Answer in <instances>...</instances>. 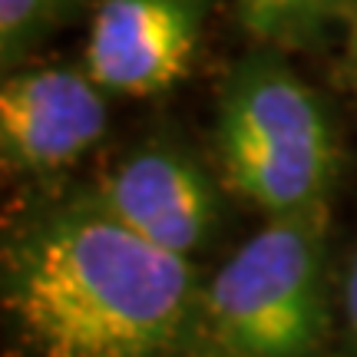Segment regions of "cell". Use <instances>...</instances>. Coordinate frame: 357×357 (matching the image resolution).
Returning <instances> with one entry per match:
<instances>
[{
  "mask_svg": "<svg viewBox=\"0 0 357 357\" xmlns=\"http://www.w3.org/2000/svg\"><path fill=\"white\" fill-rule=\"evenodd\" d=\"M202 278L93 199L3 238L0 305L24 357H182Z\"/></svg>",
  "mask_w": 357,
  "mask_h": 357,
  "instance_id": "obj_1",
  "label": "cell"
},
{
  "mask_svg": "<svg viewBox=\"0 0 357 357\" xmlns=\"http://www.w3.org/2000/svg\"><path fill=\"white\" fill-rule=\"evenodd\" d=\"M328 212V202H321L271 215L202 281L182 357H318L331 321Z\"/></svg>",
  "mask_w": 357,
  "mask_h": 357,
  "instance_id": "obj_2",
  "label": "cell"
},
{
  "mask_svg": "<svg viewBox=\"0 0 357 357\" xmlns=\"http://www.w3.org/2000/svg\"><path fill=\"white\" fill-rule=\"evenodd\" d=\"M218 155L231 192L265 215L328 202L337 139L318 93L275 56H248L218 100Z\"/></svg>",
  "mask_w": 357,
  "mask_h": 357,
  "instance_id": "obj_3",
  "label": "cell"
},
{
  "mask_svg": "<svg viewBox=\"0 0 357 357\" xmlns=\"http://www.w3.org/2000/svg\"><path fill=\"white\" fill-rule=\"evenodd\" d=\"M89 199L136 235L182 258L202 252L222 222L215 178L178 146L129 153L100 178Z\"/></svg>",
  "mask_w": 357,
  "mask_h": 357,
  "instance_id": "obj_4",
  "label": "cell"
},
{
  "mask_svg": "<svg viewBox=\"0 0 357 357\" xmlns=\"http://www.w3.org/2000/svg\"><path fill=\"white\" fill-rule=\"evenodd\" d=\"M212 0H102L86 37V73L106 93L155 96L189 73Z\"/></svg>",
  "mask_w": 357,
  "mask_h": 357,
  "instance_id": "obj_5",
  "label": "cell"
},
{
  "mask_svg": "<svg viewBox=\"0 0 357 357\" xmlns=\"http://www.w3.org/2000/svg\"><path fill=\"white\" fill-rule=\"evenodd\" d=\"M106 89L83 70H17L0 86V155L10 172H56L106 132Z\"/></svg>",
  "mask_w": 357,
  "mask_h": 357,
  "instance_id": "obj_6",
  "label": "cell"
},
{
  "mask_svg": "<svg viewBox=\"0 0 357 357\" xmlns=\"http://www.w3.org/2000/svg\"><path fill=\"white\" fill-rule=\"evenodd\" d=\"M242 24L271 43H305L331 17L344 10L347 0H235Z\"/></svg>",
  "mask_w": 357,
  "mask_h": 357,
  "instance_id": "obj_7",
  "label": "cell"
},
{
  "mask_svg": "<svg viewBox=\"0 0 357 357\" xmlns=\"http://www.w3.org/2000/svg\"><path fill=\"white\" fill-rule=\"evenodd\" d=\"M56 10H60L56 0H0V56H3V66L24 60V53L43 37V30Z\"/></svg>",
  "mask_w": 357,
  "mask_h": 357,
  "instance_id": "obj_8",
  "label": "cell"
},
{
  "mask_svg": "<svg viewBox=\"0 0 357 357\" xmlns=\"http://www.w3.org/2000/svg\"><path fill=\"white\" fill-rule=\"evenodd\" d=\"M344 314H347V331L357 341V252L351 258V268H347L344 278Z\"/></svg>",
  "mask_w": 357,
  "mask_h": 357,
  "instance_id": "obj_9",
  "label": "cell"
},
{
  "mask_svg": "<svg viewBox=\"0 0 357 357\" xmlns=\"http://www.w3.org/2000/svg\"><path fill=\"white\" fill-rule=\"evenodd\" d=\"M347 79H351V89L357 93V13L354 24H351V37H347Z\"/></svg>",
  "mask_w": 357,
  "mask_h": 357,
  "instance_id": "obj_10",
  "label": "cell"
},
{
  "mask_svg": "<svg viewBox=\"0 0 357 357\" xmlns=\"http://www.w3.org/2000/svg\"><path fill=\"white\" fill-rule=\"evenodd\" d=\"M56 3H60V7H63V3H70V0H56Z\"/></svg>",
  "mask_w": 357,
  "mask_h": 357,
  "instance_id": "obj_11",
  "label": "cell"
}]
</instances>
